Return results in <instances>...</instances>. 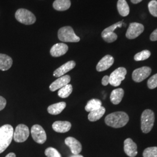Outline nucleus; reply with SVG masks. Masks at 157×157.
<instances>
[{
    "label": "nucleus",
    "instance_id": "nucleus-1",
    "mask_svg": "<svg viewBox=\"0 0 157 157\" xmlns=\"http://www.w3.org/2000/svg\"><path fill=\"white\" fill-rule=\"evenodd\" d=\"M129 120V116L126 112L119 111L108 115L105 118V122L113 128H120L128 124Z\"/></svg>",
    "mask_w": 157,
    "mask_h": 157
},
{
    "label": "nucleus",
    "instance_id": "nucleus-2",
    "mask_svg": "<svg viewBox=\"0 0 157 157\" xmlns=\"http://www.w3.org/2000/svg\"><path fill=\"white\" fill-rule=\"evenodd\" d=\"M13 132V128L10 124H5L0 128V154L4 151L11 143Z\"/></svg>",
    "mask_w": 157,
    "mask_h": 157
},
{
    "label": "nucleus",
    "instance_id": "nucleus-3",
    "mask_svg": "<svg viewBox=\"0 0 157 157\" xmlns=\"http://www.w3.org/2000/svg\"><path fill=\"white\" fill-rule=\"evenodd\" d=\"M155 121V115L151 109H146L141 114V129L143 133H149L153 128Z\"/></svg>",
    "mask_w": 157,
    "mask_h": 157
},
{
    "label": "nucleus",
    "instance_id": "nucleus-4",
    "mask_svg": "<svg viewBox=\"0 0 157 157\" xmlns=\"http://www.w3.org/2000/svg\"><path fill=\"white\" fill-rule=\"evenodd\" d=\"M58 37L63 42L77 43L80 40L71 26H64L59 29L58 32Z\"/></svg>",
    "mask_w": 157,
    "mask_h": 157
},
{
    "label": "nucleus",
    "instance_id": "nucleus-5",
    "mask_svg": "<svg viewBox=\"0 0 157 157\" xmlns=\"http://www.w3.org/2000/svg\"><path fill=\"white\" fill-rule=\"evenodd\" d=\"M15 18L18 22L26 25H32L36 21V17L33 13L24 8L17 10L15 13Z\"/></svg>",
    "mask_w": 157,
    "mask_h": 157
},
{
    "label": "nucleus",
    "instance_id": "nucleus-6",
    "mask_svg": "<svg viewBox=\"0 0 157 157\" xmlns=\"http://www.w3.org/2000/svg\"><path fill=\"white\" fill-rule=\"evenodd\" d=\"M122 24H123V21L118 22L110 26L109 27L105 29L101 33V37H102L103 40L109 43L116 41L118 39V36L113 32L116 29L118 28H121L122 26Z\"/></svg>",
    "mask_w": 157,
    "mask_h": 157
},
{
    "label": "nucleus",
    "instance_id": "nucleus-7",
    "mask_svg": "<svg viewBox=\"0 0 157 157\" xmlns=\"http://www.w3.org/2000/svg\"><path fill=\"white\" fill-rule=\"evenodd\" d=\"M30 131L28 127L23 124L17 125L13 132V140L17 143H23L28 139Z\"/></svg>",
    "mask_w": 157,
    "mask_h": 157
},
{
    "label": "nucleus",
    "instance_id": "nucleus-8",
    "mask_svg": "<svg viewBox=\"0 0 157 157\" xmlns=\"http://www.w3.org/2000/svg\"><path fill=\"white\" fill-rule=\"evenodd\" d=\"M126 73L127 71L124 67H118L109 76V84L114 87L119 86L121 84V82L124 80Z\"/></svg>",
    "mask_w": 157,
    "mask_h": 157
},
{
    "label": "nucleus",
    "instance_id": "nucleus-9",
    "mask_svg": "<svg viewBox=\"0 0 157 157\" xmlns=\"http://www.w3.org/2000/svg\"><path fill=\"white\" fill-rule=\"evenodd\" d=\"M31 134L34 141L40 144L44 143L47 140L45 130L39 124H34L32 126Z\"/></svg>",
    "mask_w": 157,
    "mask_h": 157
},
{
    "label": "nucleus",
    "instance_id": "nucleus-10",
    "mask_svg": "<svg viewBox=\"0 0 157 157\" xmlns=\"http://www.w3.org/2000/svg\"><path fill=\"white\" fill-rule=\"evenodd\" d=\"M144 30V26L139 23H131L126 33V37L129 39H135L139 37Z\"/></svg>",
    "mask_w": 157,
    "mask_h": 157
},
{
    "label": "nucleus",
    "instance_id": "nucleus-11",
    "mask_svg": "<svg viewBox=\"0 0 157 157\" xmlns=\"http://www.w3.org/2000/svg\"><path fill=\"white\" fill-rule=\"evenodd\" d=\"M151 73V69L148 67H143L135 69L132 73L133 80L139 83L147 78Z\"/></svg>",
    "mask_w": 157,
    "mask_h": 157
},
{
    "label": "nucleus",
    "instance_id": "nucleus-12",
    "mask_svg": "<svg viewBox=\"0 0 157 157\" xmlns=\"http://www.w3.org/2000/svg\"><path fill=\"white\" fill-rule=\"evenodd\" d=\"M124 151L130 157H135L137 154V146L132 139L128 138L124 141Z\"/></svg>",
    "mask_w": 157,
    "mask_h": 157
},
{
    "label": "nucleus",
    "instance_id": "nucleus-13",
    "mask_svg": "<svg viewBox=\"0 0 157 157\" xmlns=\"http://www.w3.org/2000/svg\"><path fill=\"white\" fill-rule=\"evenodd\" d=\"M65 143L70 148L73 154H79L82 151V146L81 143L74 137H68L65 139Z\"/></svg>",
    "mask_w": 157,
    "mask_h": 157
},
{
    "label": "nucleus",
    "instance_id": "nucleus-14",
    "mask_svg": "<svg viewBox=\"0 0 157 157\" xmlns=\"http://www.w3.org/2000/svg\"><path fill=\"white\" fill-rule=\"evenodd\" d=\"M114 58L113 56L107 55L104 56L98 63L96 67V69L98 72H102L109 69L113 65Z\"/></svg>",
    "mask_w": 157,
    "mask_h": 157
},
{
    "label": "nucleus",
    "instance_id": "nucleus-15",
    "mask_svg": "<svg viewBox=\"0 0 157 157\" xmlns=\"http://www.w3.org/2000/svg\"><path fill=\"white\" fill-rule=\"evenodd\" d=\"M76 66V62L74 61H70L64 63L60 67L56 69L54 72L53 75L56 78H60L63 76L65 73H67L72 69H73Z\"/></svg>",
    "mask_w": 157,
    "mask_h": 157
},
{
    "label": "nucleus",
    "instance_id": "nucleus-16",
    "mask_svg": "<svg viewBox=\"0 0 157 157\" xmlns=\"http://www.w3.org/2000/svg\"><path fill=\"white\" fill-rule=\"evenodd\" d=\"M71 82V77L69 75H63L52 83L50 86V89L51 91H55L56 90L61 89L63 86Z\"/></svg>",
    "mask_w": 157,
    "mask_h": 157
},
{
    "label": "nucleus",
    "instance_id": "nucleus-17",
    "mask_svg": "<svg viewBox=\"0 0 157 157\" xmlns=\"http://www.w3.org/2000/svg\"><path fill=\"white\" fill-rule=\"evenodd\" d=\"M68 50V46L64 43H57L53 45L50 50L51 56L59 57L65 54Z\"/></svg>",
    "mask_w": 157,
    "mask_h": 157
},
{
    "label": "nucleus",
    "instance_id": "nucleus-18",
    "mask_svg": "<svg viewBox=\"0 0 157 157\" xmlns=\"http://www.w3.org/2000/svg\"><path fill=\"white\" fill-rule=\"evenodd\" d=\"M72 124L67 121H56L52 124V129L58 133H66L71 128Z\"/></svg>",
    "mask_w": 157,
    "mask_h": 157
},
{
    "label": "nucleus",
    "instance_id": "nucleus-19",
    "mask_svg": "<svg viewBox=\"0 0 157 157\" xmlns=\"http://www.w3.org/2000/svg\"><path fill=\"white\" fill-rule=\"evenodd\" d=\"M13 61L11 58L6 54H0V70L6 71L11 67Z\"/></svg>",
    "mask_w": 157,
    "mask_h": 157
},
{
    "label": "nucleus",
    "instance_id": "nucleus-20",
    "mask_svg": "<svg viewBox=\"0 0 157 157\" xmlns=\"http://www.w3.org/2000/svg\"><path fill=\"white\" fill-rule=\"evenodd\" d=\"M124 95V89L119 88L113 90L110 95V100L113 104H119L123 98Z\"/></svg>",
    "mask_w": 157,
    "mask_h": 157
},
{
    "label": "nucleus",
    "instance_id": "nucleus-21",
    "mask_svg": "<svg viewBox=\"0 0 157 157\" xmlns=\"http://www.w3.org/2000/svg\"><path fill=\"white\" fill-rule=\"evenodd\" d=\"M67 104L65 102H60L56 104L51 105L50 106L48 107L47 111L51 115H58L63 111V110L66 107Z\"/></svg>",
    "mask_w": 157,
    "mask_h": 157
},
{
    "label": "nucleus",
    "instance_id": "nucleus-22",
    "mask_svg": "<svg viewBox=\"0 0 157 157\" xmlns=\"http://www.w3.org/2000/svg\"><path fill=\"white\" fill-rule=\"evenodd\" d=\"M52 6L56 11H64L71 7V2L70 0H56Z\"/></svg>",
    "mask_w": 157,
    "mask_h": 157
},
{
    "label": "nucleus",
    "instance_id": "nucleus-23",
    "mask_svg": "<svg viewBox=\"0 0 157 157\" xmlns=\"http://www.w3.org/2000/svg\"><path fill=\"white\" fill-rule=\"evenodd\" d=\"M105 112V108L101 106L100 108L91 111L88 115V119L91 122H95L102 118Z\"/></svg>",
    "mask_w": 157,
    "mask_h": 157
},
{
    "label": "nucleus",
    "instance_id": "nucleus-24",
    "mask_svg": "<svg viewBox=\"0 0 157 157\" xmlns=\"http://www.w3.org/2000/svg\"><path fill=\"white\" fill-rule=\"evenodd\" d=\"M117 8L121 16L124 17L129 15L130 8L126 0H118Z\"/></svg>",
    "mask_w": 157,
    "mask_h": 157
},
{
    "label": "nucleus",
    "instance_id": "nucleus-25",
    "mask_svg": "<svg viewBox=\"0 0 157 157\" xmlns=\"http://www.w3.org/2000/svg\"><path fill=\"white\" fill-rule=\"evenodd\" d=\"M101 105L102 102L100 100L92 99L87 102L85 107V110L87 112H91L100 108L101 107Z\"/></svg>",
    "mask_w": 157,
    "mask_h": 157
},
{
    "label": "nucleus",
    "instance_id": "nucleus-26",
    "mask_svg": "<svg viewBox=\"0 0 157 157\" xmlns=\"http://www.w3.org/2000/svg\"><path fill=\"white\" fill-rule=\"evenodd\" d=\"M72 86L71 84H67L59 90L58 92V95L61 98H65L71 95V94L72 93Z\"/></svg>",
    "mask_w": 157,
    "mask_h": 157
},
{
    "label": "nucleus",
    "instance_id": "nucleus-27",
    "mask_svg": "<svg viewBox=\"0 0 157 157\" xmlns=\"http://www.w3.org/2000/svg\"><path fill=\"white\" fill-rule=\"evenodd\" d=\"M151 56V52L148 50H143L136 54L135 56L134 59L136 61H144L148 59Z\"/></svg>",
    "mask_w": 157,
    "mask_h": 157
},
{
    "label": "nucleus",
    "instance_id": "nucleus-28",
    "mask_svg": "<svg viewBox=\"0 0 157 157\" xmlns=\"http://www.w3.org/2000/svg\"><path fill=\"white\" fill-rule=\"evenodd\" d=\"M143 157H157V147H151L146 148L143 153Z\"/></svg>",
    "mask_w": 157,
    "mask_h": 157
},
{
    "label": "nucleus",
    "instance_id": "nucleus-29",
    "mask_svg": "<svg viewBox=\"0 0 157 157\" xmlns=\"http://www.w3.org/2000/svg\"><path fill=\"white\" fill-rule=\"evenodd\" d=\"M45 155L47 157H62L61 154L53 147H48L45 150Z\"/></svg>",
    "mask_w": 157,
    "mask_h": 157
},
{
    "label": "nucleus",
    "instance_id": "nucleus-30",
    "mask_svg": "<svg viewBox=\"0 0 157 157\" xmlns=\"http://www.w3.org/2000/svg\"><path fill=\"white\" fill-rule=\"evenodd\" d=\"M148 10L153 17H157V1L152 0L148 4Z\"/></svg>",
    "mask_w": 157,
    "mask_h": 157
},
{
    "label": "nucleus",
    "instance_id": "nucleus-31",
    "mask_svg": "<svg viewBox=\"0 0 157 157\" xmlns=\"http://www.w3.org/2000/svg\"><path fill=\"white\" fill-rule=\"evenodd\" d=\"M147 86L150 89H154L157 87V73L148 80Z\"/></svg>",
    "mask_w": 157,
    "mask_h": 157
},
{
    "label": "nucleus",
    "instance_id": "nucleus-32",
    "mask_svg": "<svg viewBox=\"0 0 157 157\" xmlns=\"http://www.w3.org/2000/svg\"><path fill=\"white\" fill-rule=\"evenodd\" d=\"M6 99L3 97L0 96V111L4 109V108L6 107Z\"/></svg>",
    "mask_w": 157,
    "mask_h": 157
},
{
    "label": "nucleus",
    "instance_id": "nucleus-33",
    "mask_svg": "<svg viewBox=\"0 0 157 157\" xmlns=\"http://www.w3.org/2000/svg\"><path fill=\"white\" fill-rule=\"evenodd\" d=\"M101 83H102V84L103 86H107L108 84L109 83V76H107V75L104 76L103 78L102 79Z\"/></svg>",
    "mask_w": 157,
    "mask_h": 157
},
{
    "label": "nucleus",
    "instance_id": "nucleus-34",
    "mask_svg": "<svg viewBox=\"0 0 157 157\" xmlns=\"http://www.w3.org/2000/svg\"><path fill=\"white\" fill-rule=\"evenodd\" d=\"M150 40L152 41H157V29H156L154 31L152 32V33L150 35Z\"/></svg>",
    "mask_w": 157,
    "mask_h": 157
},
{
    "label": "nucleus",
    "instance_id": "nucleus-35",
    "mask_svg": "<svg viewBox=\"0 0 157 157\" xmlns=\"http://www.w3.org/2000/svg\"><path fill=\"white\" fill-rule=\"evenodd\" d=\"M6 157H16V155L13 152H11V153H9L8 154H7Z\"/></svg>",
    "mask_w": 157,
    "mask_h": 157
},
{
    "label": "nucleus",
    "instance_id": "nucleus-36",
    "mask_svg": "<svg viewBox=\"0 0 157 157\" xmlns=\"http://www.w3.org/2000/svg\"><path fill=\"white\" fill-rule=\"evenodd\" d=\"M130 1H131V2H132L133 4H138V3L141 2L143 0H130Z\"/></svg>",
    "mask_w": 157,
    "mask_h": 157
},
{
    "label": "nucleus",
    "instance_id": "nucleus-37",
    "mask_svg": "<svg viewBox=\"0 0 157 157\" xmlns=\"http://www.w3.org/2000/svg\"><path fill=\"white\" fill-rule=\"evenodd\" d=\"M69 157H84L82 155H79V154H73L72 155L70 156Z\"/></svg>",
    "mask_w": 157,
    "mask_h": 157
}]
</instances>
